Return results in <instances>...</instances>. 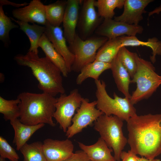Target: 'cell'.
Returning a JSON list of instances; mask_svg holds the SVG:
<instances>
[{
	"instance_id": "cell-1",
	"label": "cell",
	"mask_w": 161,
	"mask_h": 161,
	"mask_svg": "<svg viewBox=\"0 0 161 161\" xmlns=\"http://www.w3.org/2000/svg\"><path fill=\"white\" fill-rule=\"evenodd\" d=\"M126 122L132 151L150 160L161 154V113L137 114Z\"/></svg>"
},
{
	"instance_id": "cell-2",
	"label": "cell",
	"mask_w": 161,
	"mask_h": 161,
	"mask_svg": "<svg viewBox=\"0 0 161 161\" xmlns=\"http://www.w3.org/2000/svg\"><path fill=\"white\" fill-rule=\"evenodd\" d=\"M14 59L18 65L30 69L43 92L55 97L65 93L61 72L47 57H40L38 53L28 51L25 55H17Z\"/></svg>"
},
{
	"instance_id": "cell-3",
	"label": "cell",
	"mask_w": 161,
	"mask_h": 161,
	"mask_svg": "<svg viewBox=\"0 0 161 161\" xmlns=\"http://www.w3.org/2000/svg\"><path fill=\"white\" fill-rule=\"evenodd\" d=\"M17 98L20 100L19 119L21 123L30 125L43 123L55 126L52 120L57 101L55 96L44 92H24Z\"/></svg>"
},
{
	"instance_id": "cell-4",
	"label": "cell",
	"mask_w": 161,
	"mask_h": 161,
	"mask_svg": "<svg viewBox=\"0 0 161 161\" xmlns=\"http://www.w3.org/2000/svg\"><path fill=\"white\" fill-rule=\"evenodd\" d=\"M135 56L137 69L131 83H136L137 87L130 98L133 105L149 98L161 85V76L156 72L151 62L140 57L137 53Z\"/></svg>"
},
{
	"instance_id": "cell-5",
	"label": "cell",
	"mask_w": 161,
	"mask_h": 161,
	"mask_svg": "<svg viewBox=\"0 0 161 161\" xmlns=\"http://www.w3.org/2000/svg\"><path fill=\"white\" fill-rule=\"evenodd\" d=\"M95 82L96 89V107L104 114L116 116L126 122L137 114L136 109L130 99L120 97L114 92L112 98L107 92L104 81L99 79L95 80Z\"/></svg>"
},
{
	"instance_id": "cell-6",
	"label": "cell",
	"mask_w": 161,
	"mask_h": 161,
	"mask_svg": "<svg viewBox=\"0 0 161 161\" xmlns=\"http://www.w3.org/2000/svg\"><path fill=\"white\" fill-rule=\"evenodd\" d=\"M123 121L116 116L103 114L94 123V129L107 146L113 150L117 161H120L121 154L128 143L123 131Z\"/></svg>"
},
{
	"instance_id": "cell-7",
	"label": "cell",
	"mask_w": 161,
	"mask_h": 161,
	"mask_svg": "<svg viewBox=\"0 0 161 161\" xmlns=\"http://www.w3.org/2000/svg\"><path fill=\"white\" fill-rule=\"evenodd\" d=\"M107 38L97 35L83 40L77 33L69 48L75 58L72 70L80 72L86 65L95 60L99 49L107 41Z\"/></svg>"
},
{
	"instance_id": "cell-8",
	"label": "cell",
	"mask_w": 161,
	"mask_h": 161,
	"mask_svg": "<svg viewBox=\"0 0 161 161\" xmlns=\"http://www.w3.org/2000/svg\"><path fill=\"white\" fill-rule=\"evenodd\" d=\"M83 97L77 89L72 90L67 95L61 94L57 98L54 117L64 132H66L72 124L75 112L80 106Z\"/></svg>"
},
{
	"instance_id": "cell-9",
	"label": "cell",
	"mask_w": 161,
	"mask_h": 161,
	"mask_svg": "<svg viewBox=\"0 0 161 161\" xmlns=\"http://www.w3.org/2000/svg\"><path fill=\"white\" fill-rule=\"evenodd\" d=\"M96 100L90 102L88 99L83 97L81 104L72 118V123L66 132L68 138L72 137L87 126L92 125L104 114L96 108Z\"/></svg>"
},
{
	"instance_id": "cell-10",
	"label": "cell",
	"mask_w": 161,
	"mask_h": 161,
	"mask_svg": "<svg viewBox=\"0 0 161 161\" xmlns=\"http://www.w3.org/2000/svg\"><path fill=\"white\" fill-rule=\"evenodd\" d=\"M95 0H83L81 4L77 27L80 37L83 40L91 37L104 19L96 10Z\"/></svg>"
},
{
	"instance_id": "cell-11",
	"label": "cell",
	"mask_w": 161,
	"mask_h": 161,
	"mask_svg": "<svg viewBox=\"0 0 161 161\" xmlns=\"http://www.w3.org/2000/svg\"><path fill=\"white\" fill-rule=\"evenodd\" d=\"M143 27L139 25L129 24L113 19H104L95 30L97 35L107 38L108 39L115 38L124 35L127 36H136L142 33Z\"/></svg>"
},
{
	"instance_id": "cell-12",
	"label": "cell",
	"mask_w": 161,
	"mask_h": 161,
	"mask_svg": "<svg viewBox=\"0 0 161 161\" xmlns=\"http://www.w3.org/2000/svg\"><path fill=\"white\" fill-rule=\"evenodd\" d=\"M45 26V34L56 51L64 59L70 72L72 71L75 57L67 45L63 31L60 27L52 26L47 21Z\"/></svg>"
},
{
	"instance_id": "cell-13",
	"label": "cell",
	"mask_w": 161,
	"mask_h": 161,
	"mask_svg": "<svg viewBox=\"0 0 161 161\" xmlns=\"http://www.w3.org/2000/svg\"><path fill=\"white\" fill-rule=\"evenodd\" d=\"M43 147L47 161H64L73 153L74 145L68 139H46L43 143Z\"/></svg>"
},
{
	"instance_id": "cell-14",
	"label": "cell",
	"mask_w": 161,
	"mask_h": 161,
	"mask_svg": "<svg viewBox=\"0 0 161 161\" xmlns=\"http://www.w3.org/2000/svg\"><path fill=\"white\" fill-rule=\"evenodd\" d=\"M12 14L17 20L25 22L45 26L47 22L45 5L40 0H32L27 5L13 10Z\"/></svg>"
},
{
	"instance_id": "cell-15",
	"label": "cell",
	"mask_w": 161,
	"mask_h": 161,
	"mask_svg": "<svg viewBox=\"0 0 161 161\" xmlns=\"http://www.w3.org/2000/svg\"><path fill=\"white\" fill-rule=\"evenodd\" d=\"M153 0H125L124 10L120 16L114 17V20L129 24L138 25L143 19L145 9Z\"/></svg>"
},
{
	"instance_id": "cell-16",
	"label": "cell",
	"mask_w": 161,
	"mask_h": 161,
	"mask_svg": "<svg viewBox=\"0 0 161 161\" xmlns=\"http://www.w3.org/2000/svg\"><path fill=\"white\" fill-rule=\"evenodd\" d=\"M82 0H67L63 21L64 36L69 45L76 34L80 10Z\"/></svg>"
},
{
	"instance_id": "cell-17",
	"label": "cell",
	"mask_w": 161,
	"mask_h": 161,
	"mask_svg": "<svg viewBox=\"0 0 161 161\" xmlns=\"http://www.w3.org/2000/svg\"><path fill=\"white\" fill-rule=\"evenodd\" d=\"M112 75L118 90L125 97L130 99L131 95L129 92L131 83L130 75L122 64L120 51L111 63Z\"/></svg>"
},
{
	"instance_id": "cell-18",
	"label": "cell",
	"mask_w": 161,
	"mask_h": 161,
	"mask_svg": "<svg viewBox=\"0 0 161 161\" xmlns=\"http://www.w3.org/2000/svg\"><path fill=\"white\" fill-rule=\"evenodd\" d=\"M78 143L80 148L86 153L91 161H117L111 154L113 150L100 137L92 145H86L80 142Z\"/></svg>"
},
{
	"instance_id": "cell-19",
	"label": "cell",
	"mask_w": 161,
	"mask_h": 161,
	"mask_svg": "<svg viewBox=\"0 0 161 161\" xmlns=\"http://www.w3.org/2000/svg\"><path fill=\"white\" fill-rule=\"evenodd\" d=\"M10 123L15 132L13 143L18 151H19L27 143V142L35 132L45 125L43 123L34 125H27L21 123L18 118L10 121Z\"/></svg>"
},
{
	"instance_id": "cell-20",
	"label": "cell",
	"mask_w": 161,
	"mask_h": 161,
	"mask_svg": "<svg viewBox=\"0 0 161 161\" xmlns=\"http://www.w3.org/2000/svg\"><path fill=\"white\" fill-rule=\"evenodd\" d=\"M38 45L44 53L46 57L60 69L62 75L64 77H67L70 72L65 60L55 50L45 33L41 37Z\"/></svg>"
},
{
	"instance_id": "cell-21",
	"label": "cell",
	"mask_w": 161,
	"mask_h": 161,
	"mask_svg": "<svg viewBox=\"0 0 161 161\" xmlns=\"http://www.w3.org/2000/svg\"><path fill=\"white\" fill-rule=\"evenodd\" d=\"M10 18L18 24L20 29L28 36L30 43V47L28 51L38 54V42L45 32V26H40L35 23L30 24L28 22L16 20L11 17Z\"/></svg>"
},
{
	"instance_id": "cell-22",
	"label": "cell",
	"mask_w": 161,
	"mask_h": 161,
	"mask_svg": "<svg viewBox=\"0 0 161 161\" xmlns=\"http://www.w3.org/2000/svg\"><path fill=\"white\" fill-rule=\"evenodd\" d=\"M120 38L122 47L146 46L150 48L152 51V55L150 56V59L153 63L156 61V55H161V41L159 40L156 37L149 38L145 42L140 40L136 36H123L120 37Z\"/></svg>"
},
{
	"instance_id": "cell-23",
	"label": "cell",
	"mask_w": 161,
	"mask_h": 161,
	"mask_svg": "<svg viewBox=\"0 0 161 161\" xmlns=\"http://www.w3.org/2000/svg\"><path fill=\"white\" fill-rule=\"evenodd\" d=\"M111 68V63L95 61L86 65L81 69L77 77L76 83L80 85L89 78H92L95 80H99L101 74Z\"/></svg>"
},
{
	"instance_id": "cell-24",
	"label": "cell",
	"mask_w": 161,
	"mask_h": 161,
	"mask_svg": "<svg viewBox=\"0 0 161 161\" xmlns=\"http://www.w3.org/2000/svg\"><path fill=\"white\" fill-rule=\"evenodd\" d=\"M121 47L120 37L109 39L98 50L95 61L111 63Z\"/></svg>"
},
{
	"instance_id": "cell-25",
	"label": "cell",
	"mask_w": 161,
	"mask_h": 161,
	"mask_svg": "<svg viewBox=\"0 0 161 161\" xmlns=\"http://www.w3.org/2000/svg\"><path fill=\"white\" fill-rule=\"evenodd\" d=\"M66 4V0H58L45 5L46 18L49 24L55 27H60L63 23Z\"/></svg>"
},
{
	"instance_id": "cell-26",
	"label": "cell",
	"mask_w": 161,
	"mask_h": 161,
	"mask_svg": "<svg viewBox=\"0 0 161 161\" xmlns=\"http://www.w3.org/2000/svg\"><path fill=\"white\" fill-rule=\"evenodd\" d=\"M125 0H95V5L97 9L99 16L104 19H113L115 15L114 10L122 9Z\"/></svg>"
},
{
	"instance_id": "cell-27",
	"label": "cell",
	"mask_w": 161,
	"mask_h": 161,
	"mask_svg": "<svg viewBox=\"0 0 161 161\" xmlns=\"http://www.w3.org/2000/svg\"><path fill=\"white\" fill-rule=\"evenodd\" d=\"M19 151L23 156V161H47L43 151V143L41 142L27 143Z\"/></svg>"
},
{
	"instance_id": "cell-28",
	"label": "cell",
	"mask_w": 161,
	"mask_h": 161,
	"mask_svg": "<svg viewBox=\"0 0 161 161\" xmlns=\"http://www.w3.org/2000/svg\"><path fill=\"white\" fill-rule=\"evenodd\" d=\"M20 102V100L17 98L15 100H7L0 96V113L3 115L5 121H10L19 118Z\"/></svg>"
},
{
	"instance_id": "cell-29",
	"label": "cell",
	"mask_w": 161,
	"mask_h": 161,
	"mask_svg": "<svg viewBox=\"0 0 161 161\" xmlns=\"http://www.w3.org/2000/svg\"><path fill=\"white\" fill-rule=\"evenodd\" d=\"M19 27L12 21L10 17L5 15L2 6H0V40L6 46L10 42V31L12 29Z\"/></svg>"
},
{
	"instance_id": "cell-30",
	"label": "cell",
	"mask_w": 161,
	"mask_h": 161,
	"mask_svg": "<svg viewBox=\"0 0 161 161\" xmlns=\"http://www.w3.org/2000/svg\"><path fill=\"white\" fill-rule=\"evenodd\" d=\"M120 59L122 64L129 73L131 79L137 69L135 52H130L126 47H122L120 50Z\"/></svg>"
},
{
	"instance_id": "cell-31",
	"label": "cell",
	"mask_w": 161,
	"mask_h": 161,
	"mask_svg": "<svg viewBox=\"0 0 161 161\" xmlns=\"http://www.w3.org/2000/svg\"><path fill=\"white\" fill-rule=\"evenodd\" d=\"M0 155L10 161H18L19 159V157L15 149L2 136H0Z\"/></svg>"
},
{
	"instance_id": "cell-32",
	"label": "cell",
	"mask_w": 161,
	"mask_h": 161,
	"mask_svg": "<svg viewBox=\"0 0 161 161\" xmlns=\"http://www.w3.org/2000/svg\"><path fill=\"white\" fill-rule=\"evenodd\" d=\"M64 161H91L86 153L83 150L77 151Z\"/></svg>"
},
{
	"instance_id": "cell-33",
	"label": "cell",
	"mask_w": 161,
	"mask_h": 161,
	"mask_svg": "<svg viewBox=\"0 0 161 161\" xmlns=\"http://www.w3.org/2000/svg\"><path fill=\"white\" fill-rule=\"evenodd\" d=\"M137 155L131 150L128 152L123 151L121 154L120 159L121 161H138L139 157Z\"/></svg>"
},
{
	"instance_id": "cell-34",
	"label": "cell",
	"mask_w": 161,
	"mask_h": 161,
	"mask_svg": "<svg viewBox=\"0 0 161 161\" xmlns=\"http://www.w3.org/2000/svg\"><path fill=\"white\" fill-rule=\"evenodd\" d=\"M29 3L26 2H24L21 4H17L10 1L7 0H0V6H3L4 5H10L13 7H24L27 5Z\"/></svg>"
},
{
	"instance_id": "cell-35",
	"label": "cell",
	"mask_w": 161,
	"mask_h": 161,
	"mask_svg": "<svg viewBox=\"0 0 161 161\" xmlns=\"http://www.w3.org/2000/svg\"><path fill=\"white\" fill-rule=\"evenodd\" d=\"M161 12V4L158 7L155 8L153 10L149 12L148 13V16H150L154 14H159Z\"/></svg>"
},
{
	"instance_id": "cell-36",
	"label": "cell",
	"mask_w": 161,
	"mask_h": 161,
	"mask_svg": "<svg viewBox=\"0 0 161 161\" xmlns=\"http://www.w3.org/2000/svg\"><path fill=\"white\" fill-rule=\"evenodd\" d=\"M138 161H161V160L158 159H154L150 160L144 157H138Z\"/></svg>"
},
{
	"instance_id": "cell-37",
	"label": "cell",
	"mask_w": 161,
	"mask_h": 161,
	"mask_svg": "<svg viewBox=\"0 0 161 161\" xmlns=\"http://www.w3.org/2000/svg\"><path fill=\"white\" fill-rule=\"evenodd\" d=\"M0 161H7L6 160V159H5L1 157H0Z\"/></svg>"
}]
</instances>
